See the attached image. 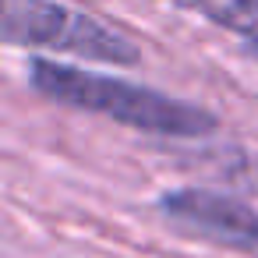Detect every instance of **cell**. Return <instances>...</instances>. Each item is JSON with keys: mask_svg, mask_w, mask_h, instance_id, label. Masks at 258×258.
Returning a JSON list of instances; mask_svg holds the SVG:
<instances>
[{"mask_svg": "<svg viewBox=\"0 0 258 258\" xmlns=\"http://www.w3.org/2000/svg\"><path fill=\"white\" fill-rule=\"evenodd\" d=\"M173 4L202 15L219 29L237 32L244 43L258 39V0H173Z\"/></svg>", "mask_w": 258, "mask_h": 258, "instance_id": "cell-4", "label": "cell"}, {"mask_svg": "<svg viewBox=\"0 0 258 258\" xmlns=\"http://www.w3.org/2000/svg\"><path fill=\"white\" fill-rule=\"evenodd\" d=\"M4 39L25 50H50V53H75L99 64H138V46L110 29L106 22L57 4V0H8L4 8Z\"/></svg>", "mask_w": 258, "mask_h": 258, "instance_id": "cell-2", "label": "cell"}, {"mask_svg": "<svg viewBox=\"0 0 258 258\" xmlns=\"http://www.w3.org/2000/svg\"><path fill=\"white\" fill-rule=\"evenodd\" d=\"M29 85L46 96L50 103L89 110L99 117H110L113 124H124L142 135L159 138H209L219 131V117L198 103L166 96L149 85H135L113 75H99L75 64H57L46 57L29 60Z\"/></svg>", "mask_w": 258, "mask_h": 258, "instance_id": "cell-1", "label": "cell"}, {"mask_svg": "<svg viewBox=\"0 0 258 258\" xmlns=\"http://www.w3.org/2000/svg\"><path fill=\"white\" fill-rule=\"evenodd\" d=\"M244 53H247V57L258 64V39H254V43H244Z\"/></svg>", "mask_w": 258, "mask_h": 258, "instance_id": "cell-5", "label": "cell"}, {"mask_svg": "<svg viewBox=\"0 0 258 258\" xmlns=\"http://www.w3.org/2000/svg\"><path fill=\"white\" fill-rule=\"evenodd\" d=\"M156 209L159 216H166V223L202 240L237 251H258V209L233 195H219L209 187H173L156 198Z\"/></svg>", "mask_w": 258, "mask_h": 258, "instance_id": "cell-3", "label": "cell"}]
</instances>
